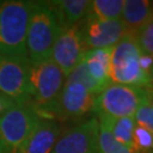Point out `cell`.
I'll use <instances>...</instances> for the list:
<instances>
[{"mask_svg":"<svg viewBox=\"0 0 153 153\" xmlns=\"http://www.w3.org/2000/svg\"><path fill=\"white\" fill-rule=\"evenodd\" d=\"M99 149L100 153H143L118 142L104 126L99 124Z\"/></svg>","mask_w":153,"mask_h":153,"instance_id":"18","label":"cell"},{"mask_svg":"<svg viewBox=\"0 0 153 153\" xmlns=\"http://www.w3.org/2000/svg\"><path fill=\"white\" fill-rule=\"evenodd\" d=\"M15 102H16L15 100H13V99L9 98V97H7L5 94L0 93V117L4 115L6 111L9 109Z\"/></svg>","mask_w":153,"mask_h":153,"instance_id":"21","label":"cell"},{"mask_svg":"<svg viewBox=\"0 0 153 153\" xmlns=\"http://www.w3.org/2000/svg\"><path fill=\"white\" fill-rule=\"evenodd\" d=\"M110 81L145 90L153 88V58L142 52L136 35L127 33L111 48Z\"/></svg>","mask_w":153,"mask_h":153,"instance_id":"1","label":"cell"},{"mask_svg":"<svg viewBox=\"0 0 153 153\" xmlns=\"http://www.w3.org/2000/svg\"><path fill=\"white\" fill-rule=\"evenodd\" d=\"M51 153H100L97 117L86 118L64 131Z\"/></svg>","mask_w":153,"mask_h":153,"instance_id":"8","label":"cell"},{"mask_svg":"<svg viewBox=\"0 0 153 153\" xmlns=\"http://www.w3.org/2000/svg\"><path fill=\"white\" fill-rule=\"evenodd\" d=\"M55 11L61 28L71 27L79 24L88 16V0H55L49 1Z\"/></svg>","mask_w":153,"mask_h":153,"instance_id":"15","label":"cell"},{"mask_svg":"<svg viewBox=\"0 0 153 153\" xmlns=\"http://www.w3.org/2000/svg\"><path fill=\"white\" fill-rule=\"evenodd\" d=\"M123 6L124 0H92L86 17L98 21L120 19Z\"/></svg>","mask_w":153,"mask_h":153,"instance_id":"17","label":"cell"},{"mask_svg":"<svg viewBox=\"0 0 153 153\" xmlns=\"http://www.w3.org/2000/svg\"><path fill=\"white\" fill-rule=\"evenodd\" d=\"M32 100L16 101L0 117V144L5 153H17L41 120Z\"/></svg>","mask_w":153,"mask_h":153,"instance_id":"4","label":"cell"},{"mask_svg":"<svg viewBox=\"0 0 153 153\" xmlns=\"http://www.w3.org/2000/svg\"><path fill=\"white\" fill-rule=\"evenodd\" d=\"M32 1L0 2V55L28 60L26 33ZM30 61V60H28Z\"/></svg>","mask_w":153,"mask_h":153,"instance_id":"2","label":"cell"},{"mask_svg":"<svg viewBox=\"0 0 153 153\" xmlns=\"http://www.w3.org/2000/svg\"><path fill=\"white\" fill-rule=\"evenodd\" d=\"M0 93L15 101L31 100L30 61L0 55Z\"/></svg>","mask_w":153,"mask_h":153,"instance_id":"10","label":"cell"},{"mask_svg":"<svg viewBox=\"0 0 153 153\" xmlns=\"http://www.w3.org/2000/svg\"><path fill=\"white\" fill-rule=\"evenodd\" d=\"M60 30L49 1H32L26 33V50L31 64L50 59Z\"/></svg>","mask_w":153,"mask_h":153,"instance_id":"3","label":"cell"},{"mask_svg":"<svg viewBox=\"0 0 153 153\" xmlns=\"http://www.w3.org/2000/svg\"><path fill=\"white\" fill-rule=\"evenodd\" d=\"M97 94L77 82L66 81L48 118L57 121L84 120L88 114H94Z\"/></svg>","mask_w":153,"mask_h":153,"instance_id":"7","label":"cell"},{"mask_svg":"<svg viewBox=\"0 0 153 153\" xmlns=\"http://www.w3.org/2000/svg\"><path fill=\"white\" fill-rule=\"evenodd\" d=\"M149 90L110 83L95 98L94 114L109 118H134Z\"/></svg>","mask_w":153,"mask_h":153,"instance_id":"6","label":"cell"},{"mask_svg":"<svg viewBox=\"0 0 153 153\" xmlns=\"http://www.w3.org/2000/svg\"><path fill=\"white\" fill-rule=\"evenodd\" d=\"M95 117L99 124L104 126L118 142L133 150H136L134 142V129H135L134 118H109L104 116H95Z\"/></svg>","mask_w":153,"mask_h":153,"instance_id":"16","label":"cell"},{"mask_svg":"<svg viewBox=\"0 0 153 153\" xmlns=\"http://www.w3.org/2000/svg\"><path fill=\"white\" fill-rule=\"evenodd\" d=\"M110 49H95L85 51L83 62L86 67L90 77L99 88L100 92L108 86L110 81Z\"/></svg>","mask_w":153,"mask_h":153,"instance_id":"14","label":"cell"},{"mask_svg":"<svg viewBox=\"0 0 153 153\" xmlns=\"http://www.w3.org/2000/svg\"><path fill=\"white\" fill-rule=\"evenodd\" d=\"M83 43L85 50L110 49L127 34L120 19L98 21L90 17L81 23Z\"/></svg>","mask_w":153,"mask_h":153,"instance_id":"11","label":"cell"},{"mask_svg":"<svg viewBox=\"0 0 153 153\" xmlns=\"http://www.w3.org/2000/svg\"><path fill=\"white\" fill-rule=\"evenodd\" d=\"M137 43L144 55L153 58V16L136 34Z\"/></svg>","mask_w":153,"mask_h":153,"instance_id":"19","label":"cell"},{"mask_svg":"<svg viewBox=\"0 0 153 153\" xmlns=\"http://www.w3.org/2000/svg\"><path fill=\"white\" fill-rule=\"evenodd\" d=\"M148 99H149V102H150V104H151V107L153 108V88H151V90H149Z\"/></svg>","mask_w":153,"mask_h":153,"instance_id":"22","label":"cell"},{"mask_svg":"<svg viewBox=\"0 0 153 153\" xmlns=\"http://www.w3.org/2000/svg\"><path fill=\"white\" fill-rule=\"evenodd\" d=\"M134 120L136 125L142 126L149 131H153V108L149 102L148 97L145 98V100L143 101L138 110L136 111V114L134 116Z\"/></svg>","mask_w":153,"mask_h":153,"instance_id":"20","label":"cell"},{"mask_svg":"<svg viewBox=\"0 0 153 153\" xmlns=\"http://www.w3.org/2000/svg\"><path fill=\"white\" fill-rule=\"evenodd\" d=\"M65 82V74L51 59L30 62L31 100L42 118H48Z\"/></svg>","mask_w":153,"mask_h":153,"instance_id":"5","label":"cell"},{"mask_svg":"<svg viewBox=\"0 0 153 153\" xmlns=\"http://www.w3.org/2000/svg\"><path fill=\"white\" fill-rule=\"evenodd\" d=\"M153 1L124 0L120 21L127 33L136 35L138 31L152 18Z\"/></svg>","mask_w":153,"mask_h":153,"instance_id":"13","label":"cell"},{"mask_svg":"<svg viewBox=\"0 0 153 153\" xmlns=\"http://www.w3.org/2000/svg\"><path fill=\"white\" fill-rule=\"evenodd\" d=\"M0 153H5V150H4V148H2L1 144H0Z\"/></svg>","mask_w":153,"mask_h":153,"instance_id":"23","label":"cell"},{"mask_svg":"<svg viewBox=\"0 0 153 153\" xmlns=\"http://www.w3.org/2000/svg\"><path fill=\"white\" fill-rule=\"evenodd\" d=\"M62 134L59 121L41 118L17 153H51Z\"/></svg>","mask_w":153,"mask_h":153,"instance_id":"12","label":"cell"},{"mask_svg":"<svg viewBox=\"0 0 153 153\" xmlns=\"http://www.w3.org/2000/svg\"><path fill=\"white\" fill-rule=\"evenodd\" d=\"M81 23L61 28L51 51L50 59L60 68L66 77L81 64L86 51L83 43Z\"/></svg>","mask_w":153,"mask_h":153,"instance_id":"9","label":"cell"}]
</instances>
